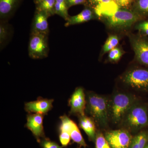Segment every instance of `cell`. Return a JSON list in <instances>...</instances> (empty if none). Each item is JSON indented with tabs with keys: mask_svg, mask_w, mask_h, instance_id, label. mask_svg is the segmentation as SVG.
<instances>
[{
	"mask_svg": "<svg viewBox=\"0 0 148 148\" xmlns=\"http://www.w3.org/2000/svg\"><path fill=\"white\" fill-rule=\"evenodd\" d=\"M86 96V113L98 126L107 127L110 120L108 99L105 96L92 92H87Z\"/></svg>",
	"mask_w": 148,
	"mask_h": 148,
	"instance_id": "1",
	"label": "cell"
},
{
	"mask_svg": "<svg viewBox=\"0 0 148 148\" xmlns=\"http://www.w3.org/2000/svg\"><path fill=\"white\" fill-rule=\"evenodd\" d=\"M136 102L134 95L117 92L109 100V115L114 124L121 123L128 111Z\"/></svg>",
	"mask_w": 148,
	"mask_h": 148,
	"instance_id": "2",
	"label": "cell"
},
{
	"mask_svg": "<svg viewBox=\"0 0 148 148\" xmlns=\"http://www.w3.org/2000/svg\"><path fill=\"white\" fill-rule=\"evenodd\" d=\"M101 17L109 28L120 31L130 29L143 19L132 10L120 8L111 15Z\"/></svg>",
	"mask_w": 148,
	"mask_h": 148,
	"instance_id": "3",
	"label": "cell"
},
{
	"mask_svg": "<svg viewBox=\"0 0 148 148\" xmlns=\"http://www.w3.org/2000/svg\"><path fill=\"white\" fill-rule=\"evenodd\" d=\"M121 123L128 131H139L148 125L147 109L136 102L126 114Z\"/></svg>",
	"mask_w": 148,
	"mask_h": 148,
	"instance_id": "4",
	"label": "cell"
},
{
	"mask_svg": "<svg viewBox=\"0 0 148 148\" xmlns=\"http://www.w3.org/2000/svg\"><path fill=\"white\" fill-rule=\"evenodd\" d=\"M28 51L29 56L33 59H42L47 57L49 52L48 36L31 33Z\"/></svg>",
	"mask_w": 148,
	"mask_h": 148,
	"instance_id": "5",
	"label": "cell"
},
{
	"mask_svg": "<svg viewBox=\"0 0 148 148\" xmlns=\"http://www.w3.org/2000/svg\"><path fill=\"white\" fill-rule=\"evenodd\" d=\"M122 80L129 87L139 90H148V70L134 69L125 73Z\"/></svg>",
	"mask_w": 148,
	"mask_h": 148,
	"instance_id": "6",
	"label": "cell"
},
{
	"mask_svg": "<svg viewBox=\"0 0 148 148\" xmlns=\"http://www.w3.org/2000/svg\"><path fill=\"white\" fill-rule=\"evenodd\" d=\"M128 36L136 60L140 64L148 66V38L132 34Z\"/></svg>",
	"mask_w": 148,
	"mask_h": 148,
	"instance_id": "7",
	"label": "cell"
},
{
	"mask_svg": "<svg viewBox=\"0 0 148 148\" xmlns=\"http://www.w3.org/2000/svg\"><path fill=\"white\" fill-rule=\"evenodd\" d=\"M105 137L111 148H129L133 138L126 129L111 130Z\"/></svg>",
	"mask_w": 148,
	"mask_h": 148,
	"instance_id": "8",
	"label": "cell"
},
{
	"mask_svg": "<svg viewBox=\"0 0 148 148\" xmlns=\"http://www.w3.org/2000/svg\"><path fill=\"white\" fill-rule=\"evenodd\" d=\"M86 104V96L83 88L81 87L77 88L69 99L70 114L78 116H83L85 115Z\"/></svg>",
	"mask_w": 148,
	"mask_h": 148,
	"instance_id": "9",
	"label": "cell"
},
{
	"mask_svg": "<svg viewBox=\"0 0 148 148\" xmlns=\"http://www.w3.org/2000/svg\"><path fill=\"white\" fill-rule=\"evenodd\" d=\"M44 115L40 113H29L27 116V123L25 127L32 132L38 143L45 137L43 126Z\"/></svg>",
	"mask_w": 148,
	"mask_h": 148,
	"instance_id": "10",
	"label": "cell"
},
{
	"mask_svg": "<svg viewBox=\"0 0 148 148\" xmlns=\"http://www.w3.org/2000/svg\"><path fill=\"white\" fill-rule=\"evenodd\" d=\"M85 4L93 9L99 18L113 13L118 8L113 0H86Z\"/></svg>",
	"mask_w": 148,
	"mask_h": 148,
	"instance_id": "11",
	"label": "cell"
},
{
	"mask_svg": "<svg viewBox=\"0 0 148 148\" xmlns=\"http://www.w3.org/2000/svg\"><path fill=\"white\" fill-rule=\"evenodd\" d=\"M53 99L40 98L34 101L26 103L24 109L29 113H40L47 114L48 112L53 108Z\"/></svg>",
	"mask_w": 148,
	"mask_h": 148,
	"instance_id": "12",
	"label": "cell"
},
{
	"mask_svg": "<svg viewBox=\"0 0 148 148\" xmlns=\"http://www.w3.org/2000/svg\"><path fill=\"white\" fill-rule=\"evenodd\" d=\"M49 17L44 12L36 11L32 22L31 33L48 36L49 31L48 22Z\"/></svg>",
	"mask_w": 148,
	"mask_h": 148,
	"instance_id": "13",
	"label": "cell"
},
{
	"mask_svg": "<svg viewBox=\"0 0 148 148\" xmlns=\"http://www.w3.org/2000/svg\"><path fill=\"white\" fill-rule=\"evenodd\" d=\"M99 18L93 9L86 6L84 9L79 14L75 16H70L65 24V27L82 24L85 22Z\"/></svg>",
	"mask_w": 148,
	"mask_h": 148,
	"instance_id": "14",
	"label": "cell"
},
{
	"mask_svg": "<svg viewBox=\"0 0 148 148\" xmlns=\"http://www.w3.org/2000/svg\"><path fill=\"white\" fill-rule=\"evenodd\" d=\"M79 125L82 129L83 130L89 140L92 142H95L96 138V132L95 123L90 116L85 115L79 116Z\"/></svg>",
	"mask_w": 148,
	"mask_h": 148,
	"instance_id": "15",
	"label": "cell"
},
{
	"mask_svg": "<svg viewBox=\"0 0 148 148\" xmlns=\"http://www.w3.org/2000/svg\"><path fill=\"white\" fill-rule=\"evenodd\" d=\"M64 130L69 132L71 136V139L75 143L84 148L87 147V145L85 142L79 129L73 120H71L69 121L65 125Z\"/></svg>",
	"mask_w": 148,
	"mask_h": 148,
	"instance_id": "16",
	"label": "cell"
},
{
	"mask_svg": "<svg viewBox=\"0 0 148 148\" xmlns=\"http://www.w3.org/2000/svg\"><path fill=\"white\" fill-rule=\"evenodd\" d=\"M20 0H0V18L6 21L16 8Z\"/></svg>",
	"mask_w": 148,
	"mask_h": 148,
	"instance_id": "17",
	"label": "cell"
},
{
	"mask_svg": "<svg viewBox=\"0 0 148 148\" xmlns=\"http://www.w3.org/2000/svg\"><path fill=\"white\" fill-rule=\"evenodd\" d=\"M131 10L143 19L148 17V0H136Z\"/></svg>",
	"mask_w": 148,
	"mask_h": 148,
	"instance_id": "18",
	"label": "cell"
},
{
	"mask_svg": "<svg viewBox=\"0 0 148 148\" xmlns=\"http://www.w3.org/2000/svg\"><path fill=\"white\" fill-rule=\"evenodd\" d=\"M11 29L6 21L1 20L0 24V46L3 49L11 36Z\"/></svg>",
	"mask_w": 148,
	"mask_h": 148,
	"instance_id": "19",
	"label": "cell"
},
{
	"mask_svg": "<svg viewBox=\"0 0 148 148\" xmlns=\"http://www.w3.org/2000/svg\"><path fill=\"white\" fill-rule=\"evenodd\" d=\"M56 0H42L37 5L36 11L44 12L49 16L55 14L54 6Z\"/></svg>",
	"mask_w": 148,
	"mask_h": 148,
	"instance_id": "20",
	"label": "cell"
},
{
	"mask_svg": "<svg viewBox=\"0 0 148 148\" xmlns=\"http://www.w3.org/2000/svg\"><path fill=\"white\" fill-rule=\"evenodd\" d=\"M68 9L66 0H56L54 6L55 14L64 18L66 21L70 16L68 13Z\"/></svg>",
	"mask_w": 148,
	"mask_h": 148,
	"instance_id": "21",
	"label": "cell"
},
{
	"mask_svg": "<svg viewBox=\"0 0 148 148\" xmlns=\"http://www.w3.org/2000/svg\"><path fill=\"white\" fill-rule=\"evenodd\" d=\"M119 39L117 35H112L109 36L102 49L103 54L109 52L114 48L116 47L119 42Z\"/></svg>",
	"mask_w": 148,
	"mask_h": 148,
	"instance_id": "22",
	"label": "cell"
},
{
	"mask_svg": "<svg viewBox=\"0 0 148 148\" xmlns=\"http://www.w3.org/2000/svg\"><path fill=\"white\" fill-rule=\"evenodd\" d=\"M124 53V51L121 48L116 47L109 51L108 60L111 62H117Z\"/></svg>",
	"mask_w": 148,
	"mask_h": 148,
	"instance_id": "23",
	"label": "cell"
},
{
	"mask_svg": "<svg viewBox=\"0 0 148 148\" xmlns=\"http://www.w3.org/2000/svg\"><path fill=\"white\" fill-rule=\"evenodd\" d=\"M95 142L96 148H111L102 132L97 133Z\"/></svg>",
	"mask_w": 148,
	"mask_h": 148,
	"instance_id": "24",
	"label": "cell"
},
{
	"mask_svg": "<svg viewBox=\"0 0 148 148\" xmlns=\"http://www.w3.org/2000/svg\"><path fill=\"white\" fill-rule=\"evenodd\" d=\"M135 29L138 30L140 36L145 37L148 36V20L138 23L135 25Z\"/></svg>",
	"mask_w": 148,
	"mask_h": 148,
	"instance_id": "25",
	"label": "cell"
},
{
	"mask_svg": "<svg viewBox=\"0 0 148 148\" xmlns=\"http://www.w3.org/2000/svg\"><path fill=\"white\" fill-rule=\"evenodd\" d=\"M39 143L42 148H62L57 143L45 137L41 140Z\"/></svg>",
	"mask_w": 148,
	"mask_h": 148,
	"instance_id": "26",
	"label": "cell"
},
{
	"mask_svg": "<svg viewBox=\"0 0 148 148\" xmlns=\"http://www.w3.org/2000/svg\"><path fill=\"white\" fill-rule=\"evenodd\" d=\"M59 140L63 147H67L71 141L70 134L66 131L59 130Z\"/></svg>",
	"mask_w": 148,
	"mask_h": 148,
	"instance_id": "27",
	"label": "cell"
},
{
	"mask_svg": "<svg viewBox=\"0 0 148 148\" xmlns=\"http://www.w3.org/2000/svg\"><path fill=\"white\" fill-rule=\"evenodd\" d=\"M119 8L131 9L136 0H113Z\"/></svg>",
	"mask_w": 148,
	"mask_h": 148,
	"instance_id": "28",
	"label": "cell"
},
{
	"mask_svg": "<svg viewBox=\"0 0 148 148\" xmlns=\"http://www.w3.org/2000/svg\"><path fill=\"white\" fill-rule=\"evenodd\" d=\"M138 142L140 148L145 147L148 142V134L145 131L140 132L138 135Z\"/></svg>",
	"mask_w": 148,
	"mask_h": 148,
	"instance_id": "29",
	"label": "cell"
},
{
	"mask_svg": "<svg viewBox=\"0 0 148 148\" xmlns=\"http://www.w3.org/2000/svg\"><path fill=\"white\" fill-rule=\"evenodd\" d=\"M66 4L69 9L74 5L85 4L86 1V0H66Z\"/></svg>",
	"mask_w": 148,
	"mask_h": 148,
	"instance_id": "30",
	"label": "cell"
},
{
	"mask_svg": "<svg viewBox=\"0 0 148 148\" xmlns=\"http://www.w3.org/2000/svg\"><path fill=\"white\" fill-rule=\"evenodd\" d=\"M129 148H140L137 136L132 138Z\"/></svg>",
	"mask_w": 148,
	"mask_h": 148,
	"instance_id": "31",
	"label": "cell"
},
{
	"mask_svg": "<svg viewBox=\"0 0 148 148\" xmlns=\"http://www.w3.org/2000/svg\"><path fill=\"white\" fill-rule=\"evenodd\" d=\"M42 0H35V3H36V4H38V3H39Z\"/></svg>",
	"mask_w": 148,
	"mask_h": 148,
	"instance_id": "32",
	"label": "cell"
},
{
	"mask_svg": "<svg viewBox=\"0 0 148 148\" xmlns=\"http://www.w3.org/2000/svg\"><path fill=\"white\" fill-rule=\"evenodd\" d=\"M145 148H148V143L147 144V145H146L145 147Z\"/></svg>",
	"mask_w": 148,
	"mask_h": 148,
	"instance_id": "33",
	"label": "cell"
}]
</instances>
